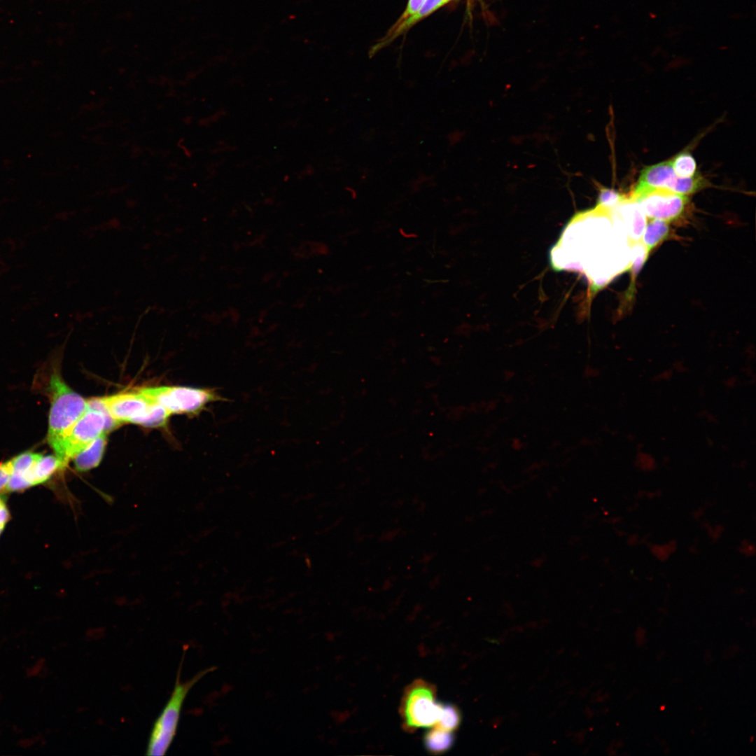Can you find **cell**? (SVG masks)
Here are the masks:
<instances>
[{
  "label": "cell",
  "mask_w": 756,
  "mask_h": 756,
  "mask_svg": "<svg viewBox=\"0 0 756 756\" xmlns=\"http://www.w3.org/2000/svg\"><path fill=\"white\" fill-rule=\"evenodd\" d=\"M3 531H4V529H3V528H0V536H1V534L2 533Z\"/></svg>",
  "instance_id": "obj_22"
},
{
  "label": "cell",
  "mask_w": 756,
  "mask_h": 756,
  "mask_svg": "<svg viewBox=\"0 0 756 756\" xmlns=\"http://www.w3.org/2000/svg\"><path fill=\"white\" fill-rule=\"evenodd\" d=\"M106 443V433L104 432L72 458L76 470L85 472L98 466L103 458Z\"/></svg>",
  "instance_id": "obj_11"
},
{
  "label": "cell",
  "mask_w": 756,
  "mask_h": 756,
  "mask_svg": "<svg viewBox=\"0 0 756 756\" xmlns=\"http://www.w3.org/2000/svg\"><path fill=\"white\" fill-rule=\"evenodd\" d=\"M611 209L622 224L629 244L640 241L647 218L640 205L629 196Z\"/></svg>",
  "instance_id": "obj_9"
},
{
  "label": "cell",
  "mask_w": 756,
  "mask_h": 756,
  "mask_svg": "<svg viewBox=\"0 0 756 756\" xmlns=\"http://www.w3.org/2000/svg\"><path fill=\"white\" fill-rule=\"evenodd\" d=\"M425 0H409L404 13L393 26H398L414 16L420 9Z\"/></svg>",
  "instance_id": "obj_19"
},
{
  "label": "cell",
  "mask_w": 756,
  "mask_h": 756,
  "mask_svg": "<svg viewBox=\"0 0 756 756\" xmlns=\"http://www.w3.org/2000/svg\"><path fill=\"white\" fill-rule=\"evenodd\" d=\"M138 391L164 407L171 414L197 415L211 402L229 401L212 388L155 386L144 387Z\"/></svg>",
  "instance_id": "obj_4"
},
{
  "label": "cell",
  "mask_w": 756,
  "mask_h": 756,
  "mask_svg": "<svg viewBox=\"0 0 756 756\" xmlns=\"http://www.w3.org/2000/svg\"><path fill=\"white\" fill-rule=\"evenodd\" d=\"M670 162L675 174L680 178H690L696 175V164L688 152L679 153Z\"/></svg>",
  "instance_id": "obj_15"
},
{
  "label": "cell",
  "mask_w": 756,
  "mask_h": 756,
  "mask_svg": "<svg viewBox=\"0 0 756 756\" xmlns=\"http://www.w3.org/2000/svg\"><path fill=\"white\" fill-rule=\"evenodd\" d=\"M459 722L460 715L457 708L451 705L442 706L439 720L433 727L452 732L457 728Z\"/></svg>",
  "instance_id": "obj_17"
},
{
  "label": "cell",
  "mask_w": 756,
  "mask_h": 756,
  "mask_svg": "<svg viewBox=\"0 0 756 756\" xmlns=\"http://www.w3.org/2000/svg\"><path fill=\"white\" fill-rule=\"evenodd\" d=\"M182 663L183 658L173 692L153 724L148 743L146 755L160 756L166 753L176 735L181 708L189 691L205 675L217 668L216 666L205 668L198 672L191 679L181 682L180 675Z\"/></svg>",
  "instance_id": "obj_2"
},
{
  "label": "cell",
  "mask_w": 756,
  "mask_h": 756,
  "mask_svg": "<svg viewBox=\"0 0 756 756\" xmlns=\"http://www.w3.org/2000/svg\"><path fill=\"white\" fill-rule=\"evenodd\" d=\"M705 186V181L699 175L690 178L678 176L670 160L650 165L643 169L634 190L644 188H663L687 196Z\"/></svg>",
  "instance_id": "obj_7"
},
{
  "label": "cell",
  "mask_w": 756,
  "mask_h": 756,
  "mask_svg": "<svg viewBox=\"0 0 756 756\" xmlns=\"http://www.w3.org/2000/svg\"><path fill=\"white\" fill-rule=\"evenodd\" d=\"M435 696V688L431 684L421 680L411 684L405 692L401 704L405 727L414 729L434 727L442 708Z\"/></svg>",
  "instance_id": "obj_5"
},
{
  "label": "cell",
  "mask_w": 756,
  "mask_h": 756,
  "mask_svg": "<svg viewBox=\"0 0 756 756\" xmlns=\"http://www.w3.org/2000/svg\"><path fill=\"white\" fill-rule=\"evenodd\" d=\"M171 414L162 405L153 402L147 415L141 420L139 425L156 428L166 425Z\"/></svg>",
  "instance_id": "obj_16"
},
{
  "label": "cell",
  "mask_w": 756,
  "mask_h": 756,
  "mask_svg": "<svg viewBox=\"0 0 756 756\" xmlns=\"http://www.w3.org/2000/svg\"><path fill=\"white\" fill-rule=\"evenodd\" d=\"M11 471V460L0 463V491H5Z\"/></svg>",
  "instance_id": "obj_20"
},
{
  "label": "cell",
  "mask_w": 756,
  "mask_h": 756,
  "mask_svg": "<svg viewBox=\"0 0 756 756\" xmlns=\"http://www.w3.org/2000/svg\"><path fill=\"white\" fill-rule=\"evenodd\" d=\"M631 197L640 205L647 218L668 223L682 215L689 201L686 195L663 188L634 190Z\"/></svg>",
  "instance_id": "obj_6"
},
{
  "label": "cell",
  "mask_w": 756,
  "mask_h": 756,
  "mask_svg": "<svg viewBox=\"0 0 756 756\" xmlns=\"http://www.w3.org/2000/svg\"><path fill=\"white\" fill-rule=\"evenodd\" d=\"M451 1L452 0H425L419 11L414 16L401 24L392 26L389 29L385 36L372 48L370 50L371 55L391 43L396 38L404 33L418 21L427 17Z\"/></svg>",
  "instance_id": "obj_10"
},
{
  "label": "cell",
  "mask_w": 756,
  "mask_h": 756,
  "mask_svg": "<svg viewBox=\"0 0 756 756\" xmlns=\"http://www.w3.org/2000/svg\"><path fill=\"white\" fill-rule=\"evenodd\" d=\"M425 745L428 750L438 753L447 750L452 745V732L433 727L425 736Z\"/></svg>",
  "instance_id": "obj_14"
},
{
  "label": "cell",
  "mask_w": 756,
  "mask_h": 756,
  "mask_svg": "<svg viewBox=\"0 0 756 756\" xmlns=\"http://www.w3.org/2000/svg\"><path fill=\"white\" fill-rule=\"evenodd\" d=\"M99 398L118 426L123 423L139 424L153 404V400L138 390Z\"/></svg>",
  "instance_id": "obj_8"
},
{
  "label": "cell",
  "mask_w": 756,
  "mask_h": 756,
  "mask_svg": "<svg viewBox=\"0 0 756 756\" xmlns=\"http://www.w3.org/2000/svg\"><path fill=\"white\" fill-rule=\"evenodd\" d=\"M88 408L66 434L57 456L68 462L98 436L118 425L107 412L99 398L88 400Z\"/></svg>",
  "instance_id": "obj_3"
},
{
  "label": "cell",
  "mask_w": 756,
  "mask_h": 756,
  "mask_svg": "<svg viewBox=\"0 0 756 756\" xmlns=\"http://www.w3.org/2000/svg\"><path fill=\"white\" fill-rule=\"evenodd\" d=\"M668 223L658 219L647 221L640 242L649 253L668 238L670 234Z\"/></svg>",
  "instance_id": "obj_13"
},
{
  "label": "cell",
  "mask_w": 756,
  "mask_h": 756,
  "mask_svg": "<svg viewBox=\"0 0 756 756\" xmlns=\"http://www.w3.org/2000/svg\"><path fill=\"white\" fill-rule=\"evenodd\" d=\"M48 392L50 409L47 440L57 456L64 438L85 412L88 404V400L66 384L56 370L51 374Z\"/></svg>",
  "instance_id": "obj_1"
},
{
  "label": "cell",
  "mask_w": 756,
  "mask_h": 756,
  "mask_svg": "<svg viewBox=\"0 0 756 756\" xmlns=\"http://www.w3.org/2000/svg\"><path fill=\"white\" fill-rule=\"evenodd\" d=\"M10 519V515L6 502L0 497V528L4 529Z\"/></svg>",
  "instance_id": "obj_21"
},
{
  "label": "cell",
  "mask_w": 756,
  "mask_h": 756,
  "mask_svg": "<svg viewBox=\"0 0 756 756\" xmlns=\"http://www.w3.org/2000/svg\"><path fill=\"white\" fill-rule=\"evenodd\" d=\"M64 468L62 462L55 454H39L27 476L30 487L46 482L57 470Z\"/></svg>",
  "instance_id": "obj_12"
},
{
  "label": "cell",
  "mask_w": 756,
  "mask_h": 756,
  "mask_svg": "<svg viewBox=\"0 0 756 756\" xmlns=\"http://www.w3.org/2000/svg\"><path fill=\"white\" fill-rule=\"evenodd\" d=\"M626 197V196L615 190L602 187L599 190L597 206L606 209H611L620 204Z\"/></svg>",
  "instance_id": "obj_18"
}]
</instances>
